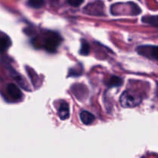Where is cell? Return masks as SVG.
I'll return each instance as SVG.
<instances>
[{
    "mask_svg": "<svg viewBox=\"0 0 158 158\" xmlns=\"http://www.w3.org/2000/svg\"><path fill=\"white\" fill-rule=\"evenodd\" d=\"M11 41L8 36H2L1 38V50L2 52H4L6 49L10 46Z\"/></svg>",
    "mask_w": 158,
    "mask_h": 158,
    "instance_id": "ba28073f",
    "label": "cell"
},
{
    "mask_svg": "<svg viewBox=\"0 0 158 158\" xmlns=\"http://www.w3.org/2000/svg\"><path fill=\"white\" fill-rule=\"evenodd\" d=\"M28 5L32 8L39 9V8H41L44 5V2L40 1V0H35V1L32 0V1L28 2Z\"/></svg>",
    "mask_w": 158,
    "mask_h": 158,
    "instance_id": "30bf717a",
    "label": "cell"
},
{
    "mask_svg": "<svg viewBox=\"0 0 158 158\" xmlns=\"http://www.w3.org/2000/svg\"><path fill=\"white\" fill-rule=\"evenodd\" d=\"M150 48H151V56L158 60V46H151Z\"/></svg>",
    "mask_w": 158,
    "mask_h": 158,
    "instance_id": "8fae6325",
    "label": "cell"
},
{
    "mask_svg": "<svg viewBox=\"0 0 158 158\" xmlns=\"http://www.w3.org/2000/svg\"><path fill=\"white\" fill-rule=\"evenodd\" d=\"M68 3L73 6L78 7L79 6H80L81 4H83V1H68Z\"/></svg>",
    "mask_w": 158,
    "mask_h": 158,
    "instance_id": "7c38bea8",
    "label": "cell"
},
{
    "mask_svg": "<svg viewBox=\"0 0 158 158\" xmlns=\"http://www.w3.org/2000/svg\"><path fill=\"white\" fill-rule=\"evenodd\" d=\"M80 120L83 124L89 125L95 120V116L90 112L86 110H83L80 113Z\"/></svg>",
    "mask_w": 158,
    "mask_h": 158,
    "instance_id": "5b68a950",
    "label": "cell"
},
{
    "mask_svg": "<svg viewBox=\"0 0 158 158\" xmlns=\"http://www.w3.org/2000/svg\"><path fill=\"white\" fill-rule=\"evenodd\" d=\"M6 90L8 94L15 100H20L23 97V94L20 89L14 83H9L6 86Z\"/></svg>",
    "mask_w": 158,
    "mask_h": 158,
    "instance_id": "3957f363",
    "label": "cell"
},
{
    "mask_svg": "<svg viewBox=\"0 0 158 158\" xmlns=\"http://www.w3.org/2000/svg\"><path fill=\"white\" fill-rule=\"evenodd\" d=\"M120 102L123 107L132 108L140 104L141 98L134 93L127 90L120 96Z\"/></svg>",
    "mask_w": 158,
    "mask_h": 158,
    "instance_id": "6da1fadb",
    "label": "cell"
},
{
    "mask_svg": "<svg viewBox=\"0 0 158 158\" xmlns=\"http://www.w3.org/2000/svg\"><path fill=\"white\" fill-rule=\"evenodd\" d=\"M122 83H123V80L120 77L113 76L108 81L107 85L110 87H117V86H121Z\"/></svg>",
    "mask_w": 158,
    "mask_h": 158,
    "instance_id": "8992f818",
    "label": "cell"
},
{
    "mask_svg": "<svg viewBox=\"0 0 158 158\" xmlns=\"http://www.w3.org/2000/svg\"><path fill=\"white\" fill-rule=\"evenodd\" d=\"M90 51V47L87 42H83L81 45V48H80V53L83 56H86L89 53Z\"/></svg>",
    "mask_w": 158,
    "mask_h": 158,
    "instance_id": "9c48e42d",
    "label": "cell"
},
{
    "mask_svg": "<svg viewBox=\"0 0 158 158\" xmlns=\"http://www.w3.org/2000/svg\"><path fill=\"white\" fill-rule=\"evenodd\" d=\"M59 117L62 120H65L69 117V104L65 101H63L59 108Z\"/></svg>",
    "mask_w": 158,
    "mask_h": 158,
    "instance_id": "277c9868",
    "label": "cell"
},
{
    "mask_svg": "<svg viewBox=\"0 0 158 158\" xmlns=\"http://www.w3.org/2000/svg\"><path fill=\"white\" fill-rule=\"evenodd\" d=\"M142 21L144 23L158 26V16H145L142 19Z\"/></svg>",
    "mask_w": 158,
    "mask_h": 158,
    "instance_id": "52a82bcc",
    "label": "cell"
},
{
    "mask_svg": "<svg viewBox=\"0 0 158 158\" xmlns=\"http://www.w3.org/2000/svg\"><path fill=\"white\" fill-rule=\"evenodd\" d=\"M60 38L56 33H55V32H49V35L45 39L44 46L48 51L52 52V51H54L56 49L57 46L60 44Z\"/></svg>",
    "mask_w": 158,
    "mask_h": 158,
    "instance_id": "7a4b0ae2",
    "label": "cell"
}]
</instances>
